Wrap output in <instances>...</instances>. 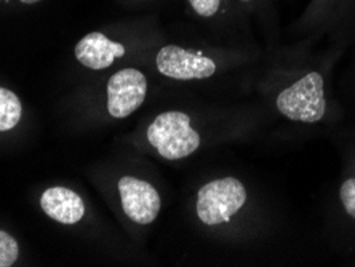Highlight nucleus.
<instances>
[{
    "instance_id": "obj_1",
    "label": "nucleus",
    "mask_w": 355,
    "mask_h": 267,
    "mask_svg": "<svg viewBox=\"0 0 355 267\" xmlns=\"http://www.w3.org/2000/svg\"><path fill=\"white\" fill-rule=\"evenodd\" d=\"M148 139L166 160L184 159L200 146V136L191 127L189 115L180 111L160 114L148 128Z\"/></svg>"
},
{
    "instance_id": "obj_2",
    "label": "nucleus",
    "mask_w": 355,
    "mask_h": 267,
    "mask_svg": "<svg viewBox=\"0 0 355 267\" xmlns=\"http://www.w3.org/2000/svg\"><path fill=\"white\" fill-rule=\"evenodd\" d=\"M277 109L282 115L295 122H320L327 112L323 77L318 72H309L293 85L285 88L277 98Z\"/></svg>"
},
{
    "instance_id": "obj_3",
    "label": "nucleus",
    "mask_w": 355,
    "mask_h": 267,
    "mask_svg": "<svg viewBox=\"0 0 355 267\" xmlns=\"http://www.w3.org/2000/svg\"><path fill=\"white\" fill-rule=\"evenodd\" d=\"M247 202V189L237 178H221L200 187L197 214L207 226L229 223Z\"/></svg>"
},
{
    "instance_id": "obj_4",
    "label": "nucleus",
    "mask_w": 355,
    "mask_h": 267,
    "mask_svg": "<svg viewBox=\"0 0 355 267\" xmlns=\"http://www.w3.org/2000/svg\"><path fill=\"white\" fill-rule=\"evenodd\" d=\"M148 93V80L138 69H122L109 78L107 111L112 117L125 119L143 104Z\"/></svg>"
},
{
    "instance_id": "obj_5",
    "label": "nucleus",
    "mask_w": 355,
    "mask_h": 267,
    "mask_svg": "<svg viewBox=\"0 0 355 267\" xmlns=\"http://www.w3.org/2000/svg\"><path fill=\"white\" fill-rule=\"evenodd\" d=\"M120 200L127 216L133 223L146 226L159 216L162 200L157 189L148 181L133 176H123L119 181Z\"/></svg>"
},
{
    "instance_id": "obj_6",
    "label": "nucleus",
    "mask_w": 355,
    "mask_h": 267,
    "mask_svg": "<svg viewBox=\"0 0 355 267\" xmlns=\"http://www.w3.org/2000/svg\"><path fill=\"white\" fill-rule=\"evenodd\" d=\"M155 62L160 74L176 80L207 78L216 72V64L210 58L176 45L164 46L157 53Z\"/></svg>"
},
{
    "instance_id": "obj_7",
    "label": "nucleus",
    "mask_w": 355,
    "mask_h": 267,
    "mask_svg": "<svg viewBox=\"0 0 355 267\" xmlns=\"http://www.w3.org/2000/svg\"><path fill=\"white\" fill-rule=\"evenodd\" d=\"M125 55V46L117 42L109 40L101 33L87 34L76 45V58L88 69L101 71L112 64L117 58Z\"/></svg>"
},
{
    "instance_id": "obj_8",
    "label": "nucleus",
    "mask_w": 355,
    "mask_h": 267,
    "mask_svg": "<svg viewBox=\"0 0 355 267\" xmlns=\"http://www.w3.org/2000/svg\"><path fill=\"white\" fill-rule=\"evenodd\" d=\"M40 207L51 219L61 224H76L85 214L83 200L67 187H50L40 198Z\"/></svg>"
},
{
    "instance_id": "obj_9",
    "label": "nucleus",
    "mask_w": 355,
    "mask_h": 267,
    "mask_svg": "<svg viewBox=\"0 0 355 267\" xmlns=\"http://www.w3.org/2000/svg\"><path fill=\"white\" fill-rule=\"evenodd\" d=\"M21 119V103L13 92L0 87V132L15 128Z\"/></svg>"
},
{
    "instance_id": "obj_10",
    "label": "nucleus",
    "mask_w": 355,
    "mask_h": 267,
    "mask_svg": "<svg viewBox=\"0 0 355 267\" xmlns=\"http://www.w3.org/2000/svg\"><path fill=\"white\" fill-rule=\"evenodd\" d=\"M19 248L12 235L0 230V267H10L17 263Z\"/></svg>"
},
{
    "instance_id": "obj_11",
    "label": "nucleus",
    "mask_w": 355,
    "mask_h": 267,
    "mask_svg": "<svg viewBox=\"0 0 355 267\" xmlns=\"http://www.w3.org/2000/svg\"><path fill=\"white\" fill-rule=\"evenodd\" d=\"M341 202L346 212L355 219V178H349L341 186Z\"/></svg>"
},
{
    "instance_id": "obj_12",
    "label": "nucleus",
    "mask_w": 355,
    "mask_h": 267,
    "mask_svg": "<svg viewBox=\"0 0 355 267\" xmlns=\"http://www.w3.org/2000/svg\"><path fill=\"white\" fill-rule=\"evenodd\" d=\"M191 7L194 8V12L200 17H213L218 12L219 2L221 0H189Z\"/></svg>"
},
{
    "instance_id": "obj_13",
    "label": "nucleus",
    "mask_w": 355,
    "mask_h": 267,
    "mask_svg": "<svg viewBox=\"0 0 355 267\" xmlns=\"http://www.w3.org/2000/svg\"><path fill=\"white\" fill-rule=\"evenodd\" d=\"M21 2H23V3H37V2H40V0H21Z\"/></svg>"
},
{
    "instance_id": "obj_14",
    "label": "nucleus",
    "mask_w": 355,
    "mask_h": 267,
    "mask_svg": "<svg viewBox=\"0 0 355 267\" xmlns=\"http://www.w3.org/2000/svg\"><path fill=\"white\" fill-rule=\"evenodd\" d=\"M242 2H250V0H242Z\"/></svg>"
}]
</instances>
